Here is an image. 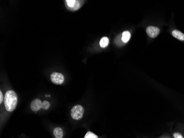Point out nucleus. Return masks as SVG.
I'll return each instance as SVG.
<instances>
[{
  "label": "nucleus",
  "mask_w": 184,
  "mask_h": 138,
  "mask_svg": "<svg viewBox=\"0 0 184 138\" xmlns=\"http://www.w3.org/2000/svg\"><path fill=\"white\" fill-rule=\"evenodd\" d=\"M147 34L150 38H155L159 34L160 30L158 28L155 26H149L146 29Z\"/></svg>",
  "instance_id": "4"
},
{
  "label": "nucleus",
  "mask_w": 184,
  "mask_h": 138,
  "mask_svg": "<svg viewBox=\"0 0 184 138\" xmlns=\"http://www.w3.org/2000/svg\"><path fill=\"white\" fill-rule=\"evenodd\" d=\"M84 138H98V136L92 131H88L87 133Z\"/></svg>",
  "instance_id": "11"
},
{
  "label": "nucleus",
  "mask_w": 184,
  "mask_h": 138,
  "mask_svg": "<svg viewBox=\"0 0 184 138\" xmlns=\"http://www.w3.org/2000/svg\"><path fill=\"white\" fill-rule=\"evenodd\" d=\"M172 35L175 38L180 41H184V34L178 30H175L172 32Z\"/></svg>",
  "instance_id": "7"
},
{
  "label": "nucleus",
  "mask_w": 184,
  "mask_h": 138,
  "mask_svg": "<svg viewBox=\"0 0 184 138\" xmlns=\"http://www.w3.org/2000/svg\"><path fill=\"white\" fill-rule=\"evenodd\" d=\"M50 104L47 101H44L42 104V108L45 110H47L50 108Z\"/></svg>",
  "instance_id": "12"
},
{
  "label": "nucleus",
  "mask_w": 184,
  "mask_h": 138,
  "mask_svg": "<svg viewBox=\"0 0 184 138\" xmlns=\"http://www.w3.org/2000/svg\"><path fill=\"white\" fill-rule=\"evenodd\" d=\"M3 94L1 91H0V103H2L3 102Z\"/></svg>",
  "instance_id": "14"
},
{
  "label": "nucleus",
  "mask_w": 184,
  "mask_h": 138,
  "mask_svg": "<svg viewBox=\"0 0 184 138\" xmlns=\"http://www.w3.org/2000/svg\"><path fill=\"white\" fill-rule=\"evenodd\" d=\"M84 108L81 105H76L73 107L71 111V114L73 119L75 120H80L83 117L84 114Z\"/></svg>",
  "instance_id": "2"
},
{
  "label": "nucleus",
  "mask_w": 184,
  "mask_h": 138,
  "mask_svg": "<svg viewBox=\"0 0 184 138\" xmlns=\"http://www.w3.org/2000/svg\"><path fill=\"white\" fill-rule=\"evenodd\" d=\"M131 34L129 31H125L122 34V41L124 43H127L130 40Z\"/></svg>",
  "instance_id": "9"
},
{
  "label": "nucleus",
  "mask_w": 184,
  "mask_h": 138,
  "mask_svg": "<svg viewBox=\"0 0 184 138\" xmlns=\"http://www.w3.org/2000/svg\"><path fill=\"white\" fill-rule=\"evenodd\" d=\"M54 134L56 138H62L63 131L60 128H56L54 130Z\"/></svg>",
  "instance_id": "8"
},
{
  "label": "nucleus",
  "mask_w": 184,
  "mask_h": 138,
  "mask_svg": "<svg viewBox=\"0 0 184 138\" xmlns=\"http://www.w3.org/2000/svg\"><path fill=\"white\" fill-rule=\"evenodd\" d=\"M109 43V39L108 37L104 36L102 38L100 41V47L103 48H106Z\"/></svg>",
  "instance_id": "10"
},
{
  "label": "nucleus",
  "mask_w": 184,
  "mask_h": 138,
  "mask_svg": "<svg viewBox=\"0 0 184 138\" xmlns=\"http://www.w3.org/2000/svg\"><path fill=\"white\" fill-rule=\"evenodd\" d=\"M51 81L56 85H61L64 82V76L63 75L59 73H52L50 76Z\"/></svg>",
  "instance_id": "3"
},
{
  "label": "nucleus",
  "mask_w": 184,
  "mask_h": 138,
  "mask_svg": "<svg viewBox=\"0 0 184 138\" xmlns=\"http://www.w3.org/2000/svg\"><path fill=\"white\" fill-rule=\"evenodd\" d=\"M173 136L174 138H184V137L182 136L181 135V134L180 133H175L173 134Z\"/></svg>",
  "instance_id": "13"
},
{
  "label": "nucleus",
  "mask_w": 184,
  "mask_h": 138,
  "mask_svg": "<svg viewBox=\"0 0 184 138\" xmlns=\"http://www.w3.org/2000/svg\"><path fill=\"white\" fill-rule=\"evenodd\" d=\"M66 3L67 7H69V9L71 11H76L79 9L81 5L80 4V1L76 0H67Z\"/></svg>",
  "instance_id": "5"
},
{
  "label": "nucleus",
  "mask_w": 184,
  "mask_h": 138,
  "mask_svg": "<svg viewBox=\"0 0 184 138\" xmlns=\"http://www.w3.org/2000/svg\"><path fill=\"white\" fill-rule=\"evenodd\" d=\"M5 107L8 112L13 111L17 104V96L13 91L9 90L6 92L4 98Z\"/></svg>",
  "instance_id": "1"
},
{
  "label": "nucleus",
  "mask_w": 184,
  "mask_h": 138,
  "mask_svg": "<svg viewBox=\"0 0 184 138\" xmlns=\"http://www.w3.org/2000/svg\"><path fill=\"white\" fill-rule=\"evenodd\" d=\"M42 104L41 100L39 99H35L32 101L30 104V108L34 112H37L42 108Z\"/></svg>",
  "instance_id": "6"
}]
</instances>
